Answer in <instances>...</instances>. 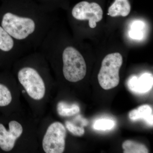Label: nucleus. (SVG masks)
I'll return each instance as SVG.
<instances>
[{
    "label": "nucleus",
    "instance_id": "obj_11",
    "mask_svg": "<svg viewBox=\"0 0 153 153\" xmlns=\"http://www.w3.org/2000/svg\"><path fill=\"white\" fill-rule=\"evenodd\" d=\"M57 111L60 116L68 117L79 113L80 108L79 105L75 103L69 104L65 102L61 101L57 104Z\"/></svg>",
    "mask_w": 153,
    "mask_h": 153
},
{
    "label": "nucleus",
    "instance_id": "obj_18",
    "mask_svg": "<svg viewBox=\"0 0 153 153\" xmlns=\"http://www.w3.org/2000/svg\"><path fill=\"white\" fill-rule=\"evenodd\" d=\"M23 93H25V92H26V91H23Z\"/></svg>",
    "mask_w": 153,
    "mask_h": 153
},
{
    "label": "nucleus",
    "instance_id": "obj_5",
    "mask_svg": "<svg viewBox=\"0 0 153 153\" xmlns=\"http://www.w3.org/2000/svg\"><path fill=\"white\" fill-rule=\"evenodd\" d=\"M66 128L62 123L56 122L47 129L42 142L44 150L46 153H63L65 148Z\"/></svg>",
    "mask_w": 153,
    "mask_h": 153
},
{
    "label": "nucleus",
    "instance_id": "obj_12",
    "mask_svg": "<svg viewBox=\"0 0 153 153\" xmlns=\"http://www.w3.org/2000/svg\"><path fill=\"white\" fill-rule=\"evenodd\" d=\"M122 147L124 153H149V150L145 145L131 140L124 142Z\"/></svg>",
    "mask_w": 153,
    "mask_h": 153
},
{
    "label": "nucleus",
    "instance_id": "obj_2",
    "mask_svg": "<svg viewBox=\"0 0 153 153\" xmlns=\"http://www.w3.org/2000/svg\"><path fill=\"white\" fill-rule=\"evenodd\" d=\"M63 74L66 80L75 82L82 80L86 73V63L79 51L68 47L63 53Z\"/></svg>",
    "mask_w": 153,
    "mask_h": 153
},
{
    "label": "nucleus",
    "instance_id": "obj_4",
    "mask_svg": "<svg viewBox=\"0 0 153 153\" xmlns=\"http://www.w3.org/2000/svg\"><path fill=\"white\" fill-rule=\"evenodd\" d=\"M19 82L30 97L40 100L44 97L46 88L42 77L36 69L31 67L22 68L18 73Z\"/></svg>",
    "mask_w": 153,
    "mask_h": 153
},
{
    "label": "nucleus",
    "instance_id": "obj_3",
    "mask_svg": "<svg viewBox=\"0 0 153 153\" xmlns=\"http://www.w3.org/2000/svg\"><path fill=\"white\" fill-rule=\"evenodd\" d=\"M1 26L12 38L19 40L26 39L36 30V24L33 19L11 13L3 16Z\"/></svg>",
    "mask_w": 153,
    "mask_h": 153
},
{
    "label": "nucleus",
    "instance_id": "obj_1",
    "mask_svg": "<svg viewBox=\"0 0 153 153\" xmlns=\"http://www.w3.org/2000/svg\"><path fill=\"white\" fill-rule=\"evenodd\" d=\"M123 62L122 56L118 52L108 54L104 57L97 76L100 85L103 89L109 90L118 85L119 71Z\"/></svg>",
    "mask_w": 153,
    "mask_h": 153
},
{
    "label": "nucleus",
    "instance_id": "obj_13",
    "mask_svg": "<svg viewBox=\"0 0 153 153\" xmlns=\"http://www.w3.org/2000/svg\"><path fill=\"white\" fill-rule=\"evenodd\" d=\"M14 45L13 38L0 27V49L4 52H9L12 50Z\"/></svg>",
    "mask_w": 153,
    "mask_h": 153
},
{
    "label": "nucleus",
    "instance_id": "obj_17",
    "mask_svg": "<svg viewBox=\"0 0 153 153\" xmlns=\"http://www.w3.org/2000/svg\"><path fill=\"white\" fill-rule=\"evenodd\" d=\"M66 128L73 135L77 136H81L85 133L84 128L81 127L77 126L69 121H66L65 123Z\"/></svg>",
    "mask_w": 153,
    "mask_h": 153
},
{
    "label": "nucleus",
    "instance_id": "obj_7",
    "mask_svg": "<svg viewBox=\"0 0 153 153\" xmlns=\"http://www.w3.org/2000/svg\"><path fill=\"white\" fill-rule=\"evenodd\" d=\"M9 130L0 123V148L3 151L9 152L14 148L15 143L23 133V128L16 121L9 123Z\"/></svg>",
    "mask_w": 153,
    "mask_h": 153
},
{
    "label": "nucleus",
    "instance_id": "obj_8",
    "mask_svg": "<svg viewBox=\"0 0 153 153\" xmlns=\"http://www.w3.org/2000/svg\"><path fill=\"white\" fill-rule=\"evenodd\" d=\"M153 85L152 75L149 73L143 74L139 78L134 76L128 82L129 88L137 93H145L150 90Z\"/></svg>",
    "mask_w": 153,
    "mask_h": 153
},
{
    "label": "nucleus",
    "instance_id": "obj_14",
    "mask_svg": "<svg viewBox=\"0 0 153 153\" xmlns=\"http://www.w3.org/2000/svg\"><path fill=\"white\" fill-rule=\"evenodd\" d=\"M145 25L141 21H135L132 24L131 30L129 33L130 37L134 39H141L143 37L142 30Z\"/></svg>",
    "mask_w": 153,
    "mask_h": 153
},
{
    "label": "nucleus",
    "instance_id": "obj_15",
    "mask_svg": "<svg viewBox=\"0 0 153 153\" xmlns=\"http://www.w3.org/2000/svg\"><path fill=\"white\" fill-rule=\"evenodd\" d=\"M12 100L10 91L4 85L0 84V106L8 105Z\"/></svg>",
    "mask_w": 153,
    "mask_h": 153
},
{
    "label": "nucleus",
    "instance_id": "obj_9",
    "mask_svg": "<svg viewBox=\"0 0 153 153\" xmlns=\"http://www.w3.org/2000/svg\"><path fill=\"white\" fill-rule=\"evenodd\" d=\"M129 117L133 121L143 119L150 125H153L152 109L148 105H144L136 109L133 110L129 113Z\"/></svg>",
    "mask_w": 153,
    "mask_h": 153
},
{
    "label": "nucleus",
    "instance_id": "obj_10",
    "mask_svg": "<svg viewBox=\"0 0 153 153\" xmlns=\"http://www.w3.org/2000/svg\"><path fill=\"white\" fill-rule=\"evenodd\" d=\"M131 10V6L128 0H115L108 8V15L112 17H126L130 13Z\"/></svg>",
    "mask_w": 153,
    "mask_h": 153
},
{
    "label": "nucleus",
    "instance_id": "obj_16",
    "mask_svg": "<svg viewBox=\"0 0 153 153\" xmlns=\"http://www.w3.org/2000/svg\"><path fill=\"white\" fill-rule=\"evenodd\" d=\"M115 126L113 120L108 119H100L96 121L94 128L98 130H107L112 129Z\"/></svg>",
    "mask_w": 153,
    "mask_h": 153
},
{
    "label": "nucleus",
    "instance_id": "obj_6",
    "mask_svg": "<svg viewBox=\"0 0 153 153\" xmlns=\"http://www.w3.org/2000/svg\"><path fill=\"white\" fill-rule=\"evenodd\" d=\"M72 15L78 20H88V25L91 28L96 27L97 23L103 18V11L97 3L81 1L76 4L72 10Z\"/></svg>",
    "mask_w": 153,
    "mask_h": 153
}]
</instances>
